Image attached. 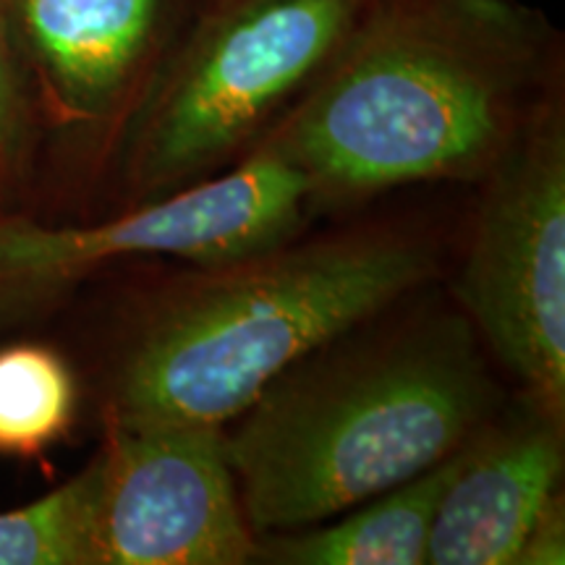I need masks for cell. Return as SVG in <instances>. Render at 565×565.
I'll use <instances>...</instances> for the list:
<instances>
[{
  "mask_svg": "<svg viewBox=\"0 0 565 565\" xmlns=\"http://www.w3.org/2000/svg\"><path fill=\"white\" fill-rule=\"evenodd\" d=\"M557 74V34L521 0H377L257 145L291 160L312 200L469 181L561 89Z\"/></svg>",
  "mask_w": 565,
  "mask_h": 565,
  "instance_id": "obj_1",
  "label": "cell"
},
{
  "mask_svg": "<svg viewBox=\"0 0 565 565\" xmlns=\"http://www.w3.org/2000/svg\"><path fill=\"white\" fill-rule=\"evenodd\" d=\"M351 333L282 372L233 433L223 429L254 534L320 524L419 477L494 412L477 330L463 317L427 315L356 341Z\"/></svg>",
  "mask_w": 565,
  "mask_h": 565,
  "instance_id": "obj_2",
  "label": "cell"
},
{
  "mask_svg": "<svg viewBox=\"0 0 565 565\" xmlns=\"http://www.w3.org/2000/svg\"><path fill=\"white\" fill-rule=\"evenodd\" d=\"M433 273V246L393 231L280 244L210 267L141 322L113 424L225 429L282 372L377 320Z\"/></svg>",
  "mask_w": 565,
  "mask_h": 565,
  "instance_id": "obj_3",
  "label": "cell"
},
{
  "mask_svg": "<svg viewBox=\"0 0 565 565\" xmlns=\"http://www.w3.org/2000/svg\"><path fill=\"white\" fill-rule=\"evenodd\" d=\"M377 0H202L129 110V181L162 196L254 147Z\"/></svg>",
  "mask_w": 565,
  "mask_h": 565,
  "instance_id": "obj_4",
  "label": "cell"
},
{
  "mask_svg": "<svg viewBox=\"0 0 565 565\" xmlns=\"http://www.w3.org/2000/svg\"><path fill=\"white\" fill-rule=\"evenodd\" d=\"M458 278L469 322L550 412L565 406V121L561 89L487 171Z\"/></svg>",
  "mask_w": 565,
  "mask_h": 565,
  "instance_id": "obj_5",
  "label": "cell"
},
{
  "mask_svg": "<svg viewBox=\"0 0 565 565\" xmlns=\"http://www.w3.org/2000/svg\"><path fill=\"white\" fill-rule=\"evenodd\" d=\"M309 200L307 175L273 147L254 145L233 171L189 183L113 221L84 228L0 221V286L51 288L139 257L186 259L204 270L238 263L288 244Z\"/></svg>",
  "mask_w": 565,
  "mask_h": 565,
  "instance_id": "obj_6",
  "label": "cell"
},
{
  "mask_svg": "<svg viewBox=\"0 0 565 565\" xmlns=\"http://www.w3.org/2000/svg\"><path fill=\"white\" fill-rule=\"evenodd\" d=\"M95 461V565H244L257 557L223 429L113 424Z\"/></svg>",
  "mask_w": 565,
  "mask_h": 565,
  "instance_id": "obj_7",
  "label": "cell"
},
{
  "mask_svg": "<svg viewBox=\"0 0 565 565\" xmlns=\"http://www.w3.org/2000/svg\"><path fill=\"white\" fill-rule=\"evenodd\" d=\"M202 0H6L19 53L63 116L134 108Z\"/></svg>",
  "mask_w": 565,
  "mask_h": 565,
  "instance_id": "obj_8",
  "label": "cell"
},
{
  "mask_svg": "<svg viewBox=\"0 0 565 565\" xmlns=\"http://www.w3.org/2000/svg\"><path fill=\"white\" fill-rule=\"evenodd\" d=\"M563 414L524 393L456 450L427 542L433 565H515L563 477Z\"/></svg>",
  "mask_w": 565,
  "mask_h": 565,
  "instance_id": "obj_9",
  "label": "cell"
},
{
  "mask_svg": "<svg viewBox=\"0 0 565 565\" xmlns=\"http://www.w3.org/2000/svg\"><path fill=\"white\" fill-rule=\"evenodd\" d=\"M456 450L408 482L374 494L345 511L341 521L317 529H291L257 542L254 561L286 565H422Z\"/></svg>",
  "mask_w": 565,
  "mask_h": 565,
  "instance_id": "obj_10",
  "label": "cell"
},
{
  "mask_svg": "<svg viewBox=\"0 0 565 565\" xmlns=\"http://www.w3.org/2000/svg\"><path fill=\"white\" fill-rule=\"evenodd\" d=\"M74 412V374L58 353L34 343L0 351V454H42L71 427Z\"/></svg>",
  "mask_w": 565,
  "mask_h": 565,
  "instance_id": "obj_11",
  "label": "cell"
},
{
  "mask_svg": "<svg viewBox=\"0 0 565 565\" xmlns=\"http://www.w3.org/2000/svg\"><path fill=\"white\" fill-rule=\"evenodd\" d=\"M97 461L34 503L0 513V565H95Z\"/></svg>",
  "mask_w": 565,
  "mask_h": 565,
  "instance_id": "obj_12",
  "label": "cell"
},
{
  "mask_svg": "<svg viewBox=\"0 0 565 565\" xmlns=\"http://www.w3.org/2000/svg\"><path fill=\"white\" fill-rule=\"evenodd\" d=\"M21 113H24V95H21L19 45L6 0H0V166L9 160L19 141Z\"/></svg>",
  "mask_w": 565,
  "mask_h": 565,
  "instance_id": "obj_13",
  "label": "cell"
},
{
  "mask_svg": "<svg viewBox=\"0 0 565 565\" xmlns=\"http://www.w3.org/2000/svg\"><path fill=\"white\" fill-rule=\"evenodd\" d=\"M565 563V511L557 492L529 532L515 565H561Z\"/></svg>",
  "mask_w": 565,
  "mask_h": 565,
  "instance_id": "obj_14",
  "label": "cell"
}]
</instances>
